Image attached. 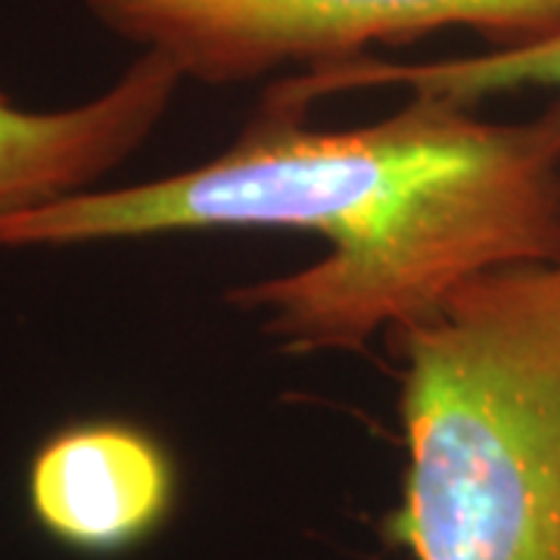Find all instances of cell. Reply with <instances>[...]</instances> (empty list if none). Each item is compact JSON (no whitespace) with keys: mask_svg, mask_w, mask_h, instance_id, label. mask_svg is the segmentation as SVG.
Instances as JSON below:
<instances>
[{"mask_svg":"<svg viewBox=\"0 0 560 560\" xmlns=\"http://www.w3.org/2000/svg\"><path fill=\"white\" fill-rule=\"evenodd\" d=\"M408 94L386 119L315 128L265 94L212 160L128 187H91L0 219V249H60L212 231H300L318 261L228 293L287 352H359L470 280L560 256V94L529 119Z\"/></svg>","mask_w":560,"mask_h":560,"instance_id":"1","label":"cell"},{"mask_svg":"<svg viewBox=\"0 0 560 560\" xmlns=\"http://www.w3.org/2000/svg\"><path fill=\"white\" fill-rule=\"evenodd\" d=\"M401 337L411 560H560V256L460 287Z\"/></svg>","mask_w":560,"mask_h":560,"instance_id":"2","label":"cell"},{"mask_svg":"<svg viewBox=\"0 0 560 560\" xmlns=\"http://www.w3.org/2000/svg\"><path fill=\"white\" fill-rule=\"evenodd\" d=\"M88 13L184 81L243 84L278 69H324L401 44L470 28L492 47L560 32V0H84Z\"/></svg>","mask_w":560,"mask_h":560,"instance_id":"3","label":"cell"},{"mask_svg":"<svg viewBox=\"0 0 560 560\" xmlns=\"http://www.w3.org/2000/svg\"><path fill=\"white\" fill-rule=\"evenodd\" d=\"M178 464L135 420H72L28 458L25 501L40 533L84 558H119L172 521Z\"/></svg>","mask_w":560,"mask_h":560,"instance_id":"4","label":"cell"},{"mask_svg":"<svg viewBox=\"0 0 560 560\" xmlns=\"http://www.w3.org/2000/svg\"><path fill=\"white\" fill-rule=\"evenodd\" d=\"M180 72L138 54L101 94L28 109L0 88V219L101 187L156 135L178 97Z\"/></svg>","mask_w":560,"mask_h":560,"instance_id":"5","label":"cell"},{"mask_svg":"<svg viewBox=\"0 0 560 560\" xmlns=\"http://www.w3.org/2000/svg\"><path fill=\"white\" fill-rule=\"evenodd\" d=\"M275 88L305 106L330 94L368 88H405L408 94H442L464 103H482L486 97L521 88H555L560 94V32L529 44L492 47L486 54L448 60L386 62L361 57L287 75Z\"/></svg>","mask_w":560,"mask_h":560,"instance_id":"6","label":"cell"}]
</instances>
